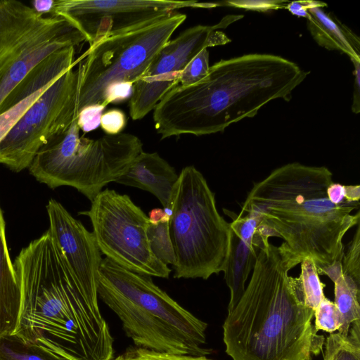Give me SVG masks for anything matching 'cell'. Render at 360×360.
Here are the masks:
<instances>
[{"instance_id":"ffe728a7","label":"cell","mask_w":360,"mask_h":360,"mask_svg":"<svg viewBox=\"0 0 360 360\" xmlns=\"http://www.w3.org/2000/svg\"><path fill=\"white\" fill-rule=\"evenodd\" d=\"M333 283L334 304L341 323L338 333L347 337L351 325L360 321V282L341 274Z\"/></svg>"},{"instance_id":"d4e9b609","label":"cell","mask_w":360,"mask_h":360,"mask_svg":"<svg viewBox=\"0 0 360 360\" xmlns=\"http://www.w3.org/2000/svg\"><path fill=\"white\" fill-rule=\"evenodd\" d=\"M52 83L44 86L0 114V142L6 136L25 112L46 90V89L51 85Z\"/></svg>"},{"instance_id":"9a60e30c","label":"cell","mask_w":360,"mask_h":360,"mask_svg":"<svg viewBox=\"0 0 360 360\" xmlns=\"http://www.w3.org/2000/svg\"><path fill=\"white\" fill-rule=\"evenodd\" d=\"M178 178L174 168L158 153L142 151L115 182L150 192L166 208Z\"/></svg>"},{"instance_id":"603a6c76","label":"cell","mask_w":360,"mask_h":360,"mask_svg":"<svg viewBox=\"0 0 360 360\" xmlns=\"http://www.w3.org/2000/svg\"><path fill=\"white\" fill-rule=\"evenodd\" d=\"M302 290L305 304L314 310L325 297V285L321 281L314 260L305 257L301 262V273L297 277Z\"/></svg>"},{"instance_id":"4fadbf2b","label":"cell","mask_w":360,"mask_h":360,"mask_svg":"<svg viewBox=\"0 0 360 360\" xmlns=\"http://www.w3.org/2000/svg\"><path fill=\"white\" fill-rule=\"evenodd\" d=\"M242 15H229L214 25H198L166 42L146 70L134 84L129 112L134 120L153 110L161 98L179 85V77L187 64L202 49L224 45L231 39L220 28H225Z\"/></svg>"},{"instance_id":"52a82bcc","label":"cell","mask_w":360,"mask_h":360,"mask_svg":"<svg viewBox=\"0 0 360 360\" xmlns=\"http://www.w3.org/2000/svg\"><path fill=\"white\" fill-rule=\"evenodd\" d=\"M79 130L75 119L39 150L28 169L50 188L71 186L91 202L105 185L125 172L143 151V143L131 134L92 139L80 136Z\"/></svg>"},{"instance_id":"83f0119b","label":"cell","mask_w":360,"mask_h":360,"mask_svg":"<svg viewBox=\"0 0 360 360\" xmlns=\"http://www.w3.org/2000/svg\"><path fill=\"white\" fill-rule=\"evenodd\" d=\"M342 274L360 282V227L357 224L353 238L341 262Z\"/></svg>"},{"instance_id":"6da1fadb","label":"cell","mask_w":360,"mask_h":360,"mask_svg":"<svg viewBox=\"0 0 360 360\" xmlns=\"http://www.w3.org/2000/svg\"><path fill=\"white\" fill-rule=\"evenodd\" d=\"M13 266L21 294L15 334L70 360H112L98 295L82 288L49 230L21 250Z\"/></svg>"},{"instance_id":"9c48e42d","label":"cell","mask_w":360,"mask_h":360,"mask_svg":"<svg viewBox=\"0 0 360 360\" xmlns=\"http://www.w3.org/2000/svg\"><path fill=\"white\" fill-rule=\"evenodd\" d=\"M84 41L62 16L39 14L20 1L0 0V106L41 61Z\"/></svg>"},{"instance_id":"836d02e7","label":"cell","mask_w":360,"mask_h":360,"mask_svg":"<svg viewBox=\"0 0 360 360\" xmlns=\"http://www.w3.org/2000/svg\"><path fill=\"white\" fill-rule=\"evenodd\" d=\"M327 195L329 200L334 204L350 202L346 200V186L339 183L333 182L328 186Z\"/></svg>"},{"instance_id":"e0dca14e","label":"cell","mask_w":360,"mask_h":360,"mask_svg":"<svg viewBox=\"0 0 360 360\" xmlns=\"http://www.w3.org/2000/svg\"><path fill=\"white\" fill-rule=\"evenodd\" d=\"M307 22L309 32L319 46L360 61L359 37L332 12L326 13L322 7L311 8L308 11Z\"/></svg>"},{"instance_id":"484cf974","label":"cell","mask_w":360,"mask_h":360,"mask_svg":"<svg viewBox=\"0 0 360 360\" xmlns=\"http://www.w3.org/2000/svg\"><path fill=\"white\" fill-rule=\"evenodd\" d=\"M315 317L314 328L318 332L321 330L333 333L340 327V319L338 311L332 301L324 297L314 311Z\"/></svg>"},{"instance_id":"2e32d148","label":"cell","mask_w":360,"mask_h":360,"mask_svg":"<svg viewBox=\"0 0 360 360\" xmlns=\"http://www.w3.org/2000/svg\"><path fill=\"white\" fill-rule=\"evenodd\" d=\"M230 231L229 253L224 271V279L230 290L228 312L234 308L243 295L246 281L263 244L257 232L253 237H243L231 226Z\"/></svg>"},{"instance_id":"7c38bea8","label":"cell","mask_w":360,"mask_h":360,"mask_svg":"<svg viewBox=\"0 0 360 360\" xmlns=\"http://www.w3.org/2000/svg\"><path fill=\"white\" fill-rule=\"evenodd\" d=\"M214 3L170 0H57L51 15L69 21L89 46L161 20L180 8H213Z\"/></svg>"},{"instance_id":"7402d4cb","label":"cell","mask_w":360,"mask_h":360,"mask_svg":"<svg viewBox=\"0 0 360 360\" xmlns=\"http://www.w3.org/2000/svg\"><path fill=\"white\" fill-rule=\"evenodd\" d=\"M324 343L323 360H360V321L351 325L347 337L330 333Z\"/></svg>"},{"instance_id":"3957f363","label":"cell","mask_w":360,"mask_h":360,"mask_svg":"<svg viewBox=\"0 0 360 360\" xmlns=\"http://www.w3.org/2000/svg\"><path fill=\"white\" fill-rule=\"evenodd\" d=\"M278 56L250 53L220 60L200 81L178 85L153 109L161 139L181 134L222 132L230 124L254 117L269 101H288L309 75Z\"/></svg>"},{"instance_id":"d590c367","label":"cell","mask_w":360,"mask_h":360,"mask_svg":"<svg viewBox=\"0 0 360 360\" xmlns=\"http://www.w3.org/2000/svg\"><path fill=\"white\" fill-rule=\"evenodd\" d=\"M148 217L149 221L153 224L160 222H169L170 218L164 210L160 208H155L150 210Z\"/></svg>"},{"instance_id":"d6a6232c","label":"cell","mask_w":360,"mask_h":360,"mask_svg":"<svg viewBox=\"0 0 360 360\" xmlns=\"http://www.w3.org/2000/svg\"><path fill=\"white\" fill-rule=\"evenodd\" d=\"M353 65L354 77L352 110L354 113L358 114L360 112V61L350 58Z\"/></svg>"},{"instance_id":"4dcf8cb0","label":"cell","mask_w":360,"mask_h":360,"mask_svg":"<svg viewBox=\"0 0 360 360\" xmlns=\"http://www.w3.org/2000/svg\"><path fill=\"white\" fill-rule=\"evenodd\" d=\"M127 119L123 111L119 109H111L103 112L101 118V127L108 135H117L127 125Z\"/></svg>"},{"instance_id":"5bb4252c","label":"cell","mask_w":360,"mask_h":360,"mask_svg":"<svg viewBox=\"0 0 360 360\" xmlns=\"http://www.w3.org/2000/svg\"><path fill=\"white\" fill-rule=\"evenodd\" d=\"M46 209L49 231L59 246L72 274L86 292L98 295L97 279L102 261L94 235L56 200Z\"/></svg>"},{"instance_id":"30bf717a","label":"cell","mask_w":360,"mask_h":360,"mask_svg":"<svg viewBox=\"0 0 360 360\" xmlns=\"http://www.w3.org/2000/svg\"><path fill=\"white\" fill-rule=\"evenodd\" d=\"M79 215L90 219L101 254L136 273L168 278L172 269L152 253L147 237L148 216L126 194L103 190Z\"/></svg>"},{"instance_id":"cb8c5ba5","label":"cell","mask_w":360,"mask_h":360,"mask_svg":"<svg viewBox=\"0 0 360 360\" xmlns=\"http://www.w3.org/2000/svg\"><path fill=\"white\" fill-rule=\"evenodd\" d=\"M147 237L153 255L163 264L173 266L175 255L169 233V222H160L156 224L150 222L147 229Z\"/></svg>"},{"instance_id":"8fae6325","label":"cell","mask_w":360,"mask_h":360,"mask_svg":"<svg viewBox=\"0 0 360 360\" xmlns=\"http://www.w3.org/2000/svg\"><path fill=\"white\" fill-rule=\"evenodd\" d=\"M79 70L69 69L33 103L0 142V164L19 172L77 118Z\"/></svg>"},{"instance_id":"5b68a950","label":"cell","mask_w":360,"mask_h":360,"mask_svg":"<svg viewBox=\"0 0 360 360\" xmlns=\"http://www.w3.org/2000/svg\"><path fill=\"white\" fill-rule=\"evenodd\" d=\"M98 297L119 318L136 347L161 353L207 356V324L154 283L150 276L102 259Z\"/></svg>"},{"instance_id":"f546056e","label":"cell","mask_w":360,"mask_h":360,"mask_svg":"<svg viewBox=\"0 0 360 360\" xmlns=\"http://www.w3.org/2000/svg\"><path fill=\"white\" fill-rule=\"evenodd\" d=\"M289 1H226L217 3L219 6H226L243 8L258 12H266L271 10L285 8Z\"/></svg>"},{"instance_id":"f1b7e54d","label":"cell","mask_w":360,"mask_h":360,"mask_svg":"<svg viewBox=\"0 0 360 360\" xmlns=\"http://www.w3.org/2000/svg\"><path fill=\"white\" fill-rule=\"evenodd\" d=\"M106 106L100 104L91 105L82 109L77 115L79 128L84 133L96 129L101 124V118Z\"/></svg>"},{"instance_id":"d6986e66","label":"cell","mask_w":360,"mask_h":360,"mask_svg":"<svg viewBox=\"0 0 360 360\" xmlns=\"http://www.w3.org/2000/svg\"><path fill=\"white\" fill-rule=\"evenodd\" d=\"M75 47L63 49L49 55L37 65L12 91L0 106V114L53 82L79 60H74Z\"/></svg>"},{"instance_id":"ac0fdd59","label":"cell","mask_w":360,"mask_h":360,"mask_svg":"<svg viewBox=\"0 0 360 360\" xmlns=\"http://www.w3.org/2000/svg\"><path fill=\"white\" fill-rule=\"evenodd\" d=\"M20 302V285L8 253L6 223L0 207V337L15 333Z\"/></svg>"},{"instance_id":"44dd1931","label":"cell","mask_w":360,"mask_h":360,"mask_svg":"<svg viewBox=\"0 0 360 360\" xmlns=\"http://www.w3.org/2000/svg\"><path fill=\"white\" fill-rule=\"evenodd\" d=\"M0 360H70L16 334L0 337Z\"/></svg>"},{"instance_id":"8992f818","label":"cell","mask_w":360,"mask_h":360,"mask_svg":"<svg viewBox=\"0 0 360 360\" xmlns=\"http://www.w3.org/2000/svg\"><path fill=\"white\" fill-rule=\"evenodd\" d=\"M175 278L208 279L224 271L229 253L230 223L220 215L214 193L194 166L179 174L167 207Z\"/></svg>"},{"instance_id":"277c9868","label":"cell","mask_w":360,"mask_h":360,"mask_svg":"<svg viewBox=\"0 0 360 360\" xmlns=\"http://www.w3.org/2000/svg\"><path fill=\"white\" fill-rule=\"evenodd\" d=\"M279 248L260 247L248 286L223 324L226 353L233 360H312L325 342L312 325L297 277Z\"/></svg>"},{"instance_id":"7a4b0ae2","label":"cell","mask_w":360,"mask_h":360,"mask_svg":"<svg viewBox=\"0 0 360 360\" xmlns=\"http://www.w3.org/2000/svg\"><path fill=\"white\" fill-rule=\"evenodd\" d=\"M333 182L324 166L284 165L254 184L239 214L252 216L264 239L284 240L278 248L290 270L310 257L319 274L341 263L342 239L359 224V202L329 200L327 188Z\"/></svg>"},{"instance_id":"ba28073f","label":"cell","mask_w":360,"mask_h":360,"mask_svg":"<svg viewBox=\"0 0 360 360\" xmlns=\"http://www.w3.org/2000/svg\"><path fill=\"white\" fill-rule=\"evenodd\" d=\"M186 15L179 12L89 46L80 56L77 117L84 108L105 104L119 84H134Z\"/></svg>"},{"instance_id":"4316f807","label":"cell","mask_w":360,"mask_h":360,"mask_svg":"<svg viewBox=\"0 0 360 360\" xmlns=\"http://www.w3.org/2000/svg\"><path fill=\"white\" fill-rule=\"evenodd\" d=\"M210 67L209 51L207 49H204L183 70L179 85L188 86L197 83L207 75Z\"/></svg>"},{"instance_id":"e575fe53","label":"cell","mask_w":360,"mask_h":360,"mask_svg":"<svg viewBox=\"0 0 360 360\" xmlns=\"http://www.w3.org/2000/svg\"><path fill=\"white\" fill-rule=\"evenodd\" d=\"M55 5L54 0H35L32 1L31 7L39 14L51 15Z\"/></svg>"},{"instance_id":"1f68e13d","label":"cell","mask_w":360,"mask_h":360,"mask_svg":"<svg viewBox=\"0 0 360 360\" xmlns=\"http://www.w3.org/2000/svg\"><path fill=\"white\" fill-rule=\"evenodd\" d=\"M327 4L317 1H298L289 2L285 8H286L292 15L307 18L308 11L314 7H325Z\"/></svg>"}]
</instances>
